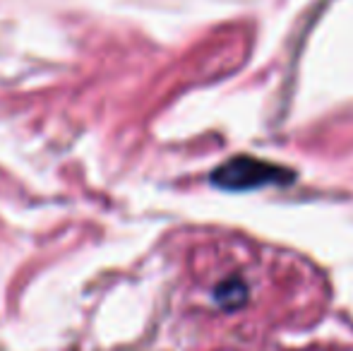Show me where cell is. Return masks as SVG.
Returning a JSON list of instances; mask_svg holds the SVG:
<instances>
[{"label":"cell","instance_id":"obj_1","mask_svg":"<svg viewBox=\"0 0 353 351\" xmlns=\"http://www.w3.org/2000/svg\"><path fill=\"white\" fill-rule=\"evenodd\" d=\"M291 171L267 164L262 159H250V157L228 159L212 174V181L226 190H252V188H265L272 183H291Z\"/></svg>","mask_w":353,"mask_h":351},{"label":"cell","instance_id":"obj_2","mask_svg":"<svg viewBox=\"0 0 353 351\" xmlns=\"http://www.w3.org/2000/svg\"><path fill=\"white\" fill-rule=\"evenodd\" d=\"M243 296H245V291H243V286L238 281H231L228 289H219V299L226 301L228 305H238L243 301Z\"/></svg>","mask_w":353,"mask_h":351}]
</instances>
